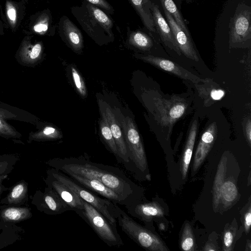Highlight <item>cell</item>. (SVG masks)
Returning a JSON list of instances; mask_svg holds the SVG:
<instances>
[{
	"label": "cell",
	"instance_id": "obj_1",
	"mask_svg": "<svg viewBox=\"0 0 251 251\" xmlns=\"http://www.w3.org/2000/svg\"><path fill=\"white\" fill-rule=\"evenodd\" d=\"M49 164L65 174L73 173L99 181L124 199L129 205L138 201V187L119 168L91 162L84 156L55 158Z\"/></svg>",
	"mask_w": 251,
	"mask_h": 251
},
{
	"label": "cell",
	"instance_id": "obj_2",
	"mask_svg": "<svg viewBox=\"0 0 251 251\" xmlns=\"http://www.w3.org/2000/svg\"><path fill=\"white\" fill-rule=\"evenodd\" d=\"M71 11L82 29L96 43L101 44L114 40L113 20L101 8L81 0V4L72 6Z\"/></svg>",
	"mask_w": 251,
	"mask_h": 251
},
{
	"label": "cell",
	"instance_id": "obj_3",
	"mask_svg": "<svg viewBox=\"0 0 251 251\" xmlns=\"http://www.w3.org/2000/svg\"><path fill=\"white\" fill-rule=\"evenodd\" d=\"M48 174L69 187L81 199L101 213L111 224L117 226L119 208L118 204L105 198L99 197L94 192L79 184L67 175L56 169H51L49 171Z\"/></svg>",
	"mask_w": 251,
	"mask_h": 251
},
{
	"label": "cell",
	"instance_id": "obj_4",
	"mask_svg": "<svg viewBox=\"0 0 251 251\" xmlns=\"http://www.w3.org/2000/svg\"><path fill=\"white\" fill-rule=\"evenodd\" d=\"M117 221L122 230L129 238L146 250L151 251L169 250L159 236L138 224L119 207Z\"/></svg>",
	"mask_w": 251,
	"mask_h": 251
},
{
	"label": "cell",
	"instance_id": "obj_5",
	"mask_svg": "<svg viewBox=\"0 0 251 251\" xmlns=\"http://www.w3.org/2000/svg\"><path fill=\"white\" fill-rule=\"evenodd\" d=\"M83 208L75 211L94 230L99 238L110 247L120 248L124 245L117 226L111 224L101 213L83 200Z\"/></svg>",
	"mask_w": 251,
	"mask_h": 251
},
{
	"label": "cell",
	"instance_id": "obj_6",
	"mask_svg": "<svg viewBox=\"0 0 251 251\" xmlns=\"http://www.w3.org/2000/svg\"><path fill=\"white\" fill-rule=\"evenodd\" d=\"M121 125L127 149L129 163L131 162L141 173L146 172L148 170L146 152L133 120L126 116L122 120Z\"/></svg>",
	"mask_w": 251,
	"mask_h": 251
},
{
	"label": "cell",
	"instance_id": "obj_7",
	"mask_svg": "<svg viewBox=\"0 0 251 251\" xmlns=\"http://www.w3.org/2000/svg\"><path fill=\"white\" fill-rule=\"evenodd\" d=\"M151 1L150 9L152 16L156 31L159 38L170 49L180 55L181 53L176 44L172 30L157 3V0Z\"/></svg>",
	"mask_w": 251,
	"mask_h": 251
},
{
	"label": "cell",
	"instance_id": "obj_8",
	"mask_svg": "<svg viewBox=\"0 0 251 251\" xmlns=\"http://www.w3.org/2000/svg\"><path fill=\"white\" fill-rule=\"evenodd\" d=\"M159 7L164 14V16L169 25L178 47L187 57L195 61H199V59L192 42L191 37L189 36L178 25L172 15L159 3Z\"/></svg>",
	"mask_w": 251,
	"mask_h": 251
},
{
	"label": "cell",
	"instance_id": "obj_9",
	"mask_svg": "<svg viewBox=\"0 0 251 251\" xmlns=\"http://www.w3.org/2000/svg\"><path fill=\"white\" fill-rule=\"evenodd\" d=\"M135 55L136 57L184 79L190 80L196 84L200 82H205L204 79L198 77L178 64L169 60L149 54H135Z\"/></svg>",
	"mask_w": 251,
	"mask_h": 251
},
{
	"label": "cell",
	"instance_id": "obj_10",
	"mask_svg": "<svg viewBox=\"0 0 251 251\" xmlns=\"http://www.w3.org/2000/svg\"><path fill=\"white\" fill-rule=\"evenodd\" d=\"M66 175L82 186L111 201L114 203L124 205L125 207L129 205L128 203L124 199L97 180L89 179L73 173H68Z\"/></svg>",
	"mask_w": 251,
	"mask_h": 251
},
{
	"label": "cell",
	"instance_id": "obj_11",
	"mask_svg": "<svg viewBox=\"0 0 251 251\" xmlns=\"http://www.w3.org/2000/svg\"><path fill=\"white\" fill-rule=\"evenodd\" d=\"M251 39L250 8L240 10L235 15L231 27L230 39L233 44H241Z\"/></svg>",
	"mask_w": 251,
	"mask_h": 251
},
{
	"label": "cell",
	"instance_id": "obj_12",
	"mask_svg": "<svg viewBox=\"0 0 251 251\" xmlns=\"http://www.w3.org/2000/svg\"><path fill=\"white\" fill-rule=\"evenodd\" d=\"M58 31L63 41L74 50L80 51L83 47L82 34L77 26L66 15L58 24Z\"/></svg>",
	"mask_w": 251,
	"mask_h": 251
},
{
	"label": "cell",
	"instance_id": "obj_13",
	"mask_svg": "<svg viewBox=\"0 0 251 251\" xmlns=\"http://www.w3.org/2000/svg\"><path fill=\"white\" fill-rule=\"evenodd\" d=\"M157 108L160 114V121L164 126L172 125L184 113L186 105L178 100H157Z\"/></svg>",
	"mask_w": 251,
	"mask_h": 251
},
{
	"label": "cell",
	"instance_id": "obj_14",
	"mask_svg": "<svg viewBox=\"0 0 251 251\" xmlns=\"http://www.w3.org/2000/svg\"><path fill=\"white\" fill-rule=\"evenodd\" d=\"M129 215L144 222H150L155 217H163L162 207L156 201L136 202L125 207Z\"/></svg>",
	"mask_w": 251,
	"mask_h": 251
},
{
	"label": "cell",
	"instance_id": "obj_15",
	"mask_svg": "<svg viewBox=\"0 0 251 251\" xmlns=\"http://www.w3.org/2000/svg\"><path fill=\"white\" fill-rule=\"evenodd\" d=\"M217 132L216 123L214 122L203 133L195 153L193 173H195L204 161L213 146Z\"/></svg>",
	"mask_w": 251,
	"mask_h": 251
},
{
	"label": "cell",
	"instance_id": "obj_16",
	"mask_svg": "<svg viewBox=\"0 0 251 251\" xmlns=\"http://www.w3.org/2000/svg\"><path fill=\"white\" fill-rule=\"evenodd\" d=\"M105 113L117 146L120 159L119 162L123 163L127 169L129 160L124 134L110 106L108 105Z\"/></svg>",
	"mask_w": 251,
	"mask_h": 251
},
{
	"label": "cell",
	"instance_id": "obj_17",
	"mask_svg": "<svg viewBox=\"0 0 251 251\" xmlns=\"http://www.w3.org/2000/svg\"><path fill=\"white\" fill-rule=\"evenodd\" d=\"M46 181L48 186L55 191L71 210L75 211L83 208V200L67 186L49 174Z\"/></svg>",
	"mask_w": 251,
	"mask_h": 251
},
{
	"label": "cell",
	"instance_id": "obj_18",
	"mask_svg": "<svg viewBox=\"0 0 251 251\" xmlns=\"http://www.w3.org/2000/svg\"><path fill=\"white\" fill-rule=\"evenodd\" d=\"M140 17L144 27L155 39L159 38L150 7L151 0H128Z\"/></svg>",
	"mask_w": 251,
	"mask_h": 251
},
{
	"label": "cell",
	"instance_id": "obj_19",
	"mask_svg": "<svg viewBox=\"0 0 251 251\" xmlns=\"http://www.w3.org/2000/svg\"><path fill=\"white\" fill-rule=\"evenodd\" d=\"M42 207L46 213L53 215L71 210L55 191L49 187L42 195Z\"/></svg>",
	"mask_w": 251,
	"mask_h": 251
},
{
	"label": "cell",
	"instance_id": "obj_20",
	"mask_svg": "<svg viewBox=\"0 0 251 251\" xmlns=\"http://www.w3.org/2000/svg\"><path fill=\"white\" fill-rule=\"evenodd\" d=\"M126 43L129 46L143 51H149L153 46V37L142 30H133L127 27Z\"/></svg>",
	"mask_w": 251,
	"mask_h": 251
},
{
	"label": "cell",
	"instance_id": "obj_21",
	"mask_svg": "<svg viewBox=\"0 0 251 251\" xmlns=\"http://www.w3.org/2000/svg\"><path fill=\"white\" fill-rule=\"evenodd\" d=\"M198 129V122L195 120L189 130L180 162V171L183 179H185L191 161Z\"/></svg>",
	"mask_w": 251,
	"mask_h": 251
},
{
	"label": "cell",
	"instance_id": "obj_22",
	"mask_svg": "<svg viewBox=\"0 0 251 251\" xmlns=\"http://www.w3.org/2000/svg\"><path fill=\"white\" fill-rule=\"evenodd\" d=\"M222 157L218 165L212 189V202L214 210H216L221 200V189L225 181L226 175V161Z\"/></svg>",
	"mask_w": 251,
	"mask_h": 251
},
{
	"label": "cell",
	"instance_id": "obj_23",
	"mask_svg": "<svg viewBox=\"0 0 251 251\" xmlns=\"http://www.w3.org/2000/svg\"><path fill=\"white\" fill-rule=\"evenodd\" d=\"M100 129L101 136L109 151L116 157L119 162L117 146L113 137L105 112H102V118L100 124Z\"/></svg>",
	"mask_w": 251,
	"mask_h": 251
},
{
	"label": "cell",
	"instance_id": "obj_24",
	"mask_svg": "<svg viewBox=\"0 0 251 251\" xmlns=\"http://www.w3.org/2000/svg\"><path fill=\"white\" fill-rule=\"evenodd\" d=\"M159 4L166 9L173 17L178 25L190 37V31L188 28L181 11L177 8L174 0H157Z\"/></svg>",
	"mask_w": 251,
	"mask_h": 251
},
{
	"label": "cell",
	"instance_id": "obj_25",
	"mask_svg": "<svg viewBox=\"0 0 251 251\" xmlns=\"http://www.w3.org/2000/svg\"><path fill=\"white\" fill-rule=\"evenodd\" d=\"M31 216L26 207H8L1 212V216L5 221L17 222L29 218Z\"/></svg>",
	"mask_w": 251,
	"mask_h": 251
},
{
	"label": "cell",
	"instance_id": "obj_26",
	"mask_svg": "<svg viewBox=\"0 0 251 251\" xmlns=\"http://www.w3.org/2000/svg\"><path fill=\"white\" fill-rule=\"evenodd\" d=\"M180 249L185 251L196 250V241L190 224L186 222L183 228L180 242Z\"/></svg>",
	"mask_w": 251,
	"mask_h": 251
},
{
	"label": "cell",
	"instance_id": "obj_27",
	"mask_svg": "<svg viewBox=\"0 0 251 251\" xmlns=\"http://www.w3.org/2000/svg\"><path fill=\"white\" fill-rule=\"evenodd\" d=\"M238 191L234 182L228 180L224 182L221 189V199L226 206L231 204L236 199Z\"/></svg>",
	"mask_w": 251,
	"mask_h": 251
},
{
	"label": "cell",
	"instance_id": "obj_28",
	"mask_svg": "<svg viewBox=\"0 0 251 251\" xmlns=\"http://www.w3.org/2000/svg\"><path fill=\"white\" fill-rule=\"evenodd\" d=\"M27 186L24 183L16 185L12 189L8 197L9 203H18L25 197L27 193Z\"/></svg>",
	"mask_w": 251,
	"mask_h": 251
},
{
	"label": "cell",
	"instance_id": "obj_29",
	"mask_svg": "<svg viewBox=\"0 0 251 251\" xmlns=\"http://www.w3.org/2000/svg\"><path fill=\"white\" fill-rule=\"evenodd\" d=\"M71 71L75 87L80 95L85 96L86 95V89L81 76L74 67H72Z\"/></svg>",
	"mask_w": 251,
	"mask_h": 251
},
{
	"label": "cell",
	"instance_id": "obj_30",
	"mask_svg": "<svg viewBox=\"0 0 251 251\" xmlns=\"http://www.w3.org/2000/svg\"><path fill=\"white\" fill-rule=\"evenodd\" d=\"M234 237V232L233 230L228 228L226 230L223 236V250L229 251L233 250V243Z\"/></svg>",
	"mask_w": 251,
	"mask_h": 251
},
{
	"label": "cell",
	"instance_id": "obj_31",
	"mask_svg": "<svg viewBox=\"0 0 251 251\" xmlns=\"http://www.w3.org/2000/svg\"><path fill=\"white\" fill-rule=\"evenodd\" d=\"M85 0L101 8L109 14H113L114 9L106 0Z\"/></svg>",
	"mask_w": 251,
	"mask_h": 251
},
{
	"label": "cell",
	"instance_id": "obj_32",
	"mask_svg": "<svg viewBox=\"0 0 251 251\" xmlns=\"http://www.w3.org/2000/svg\"><path fill=\"white\" fill-rule=\"evenodd\" d=\"M251 225V209L249 207L244 217V227L246 233H248Z\"/></svg>",
	"mask_w": 251,
	"mask_h": 251
},
{
	"label": "cell",
	"instance_id": "obj_33",
	"mask_svg": "<svg viewBox=\"0 0 251 251\" xmlns=\"http://www.w3.org/2000/svg\"><path fill=\"white\" fill-rule=\"evenodd\" d=\"M225 93L222 89H213L210 92V97L213 100H220L224 96Z\"/></svg>",
	"mask_w": 251,
	"mask_h": 251
},
{
	"label": "cell",
	"instance_id": "obj_34",
	"mask_svg": "<svg viewBox=\"0 0 251 251\" xmlns=\"http://www.w3.org/2000/svg\"><path fill=\"white\" fill-rule=\"evenodd\" d=\"M41 51V46L39 44H37L35 45L31 52V53L30 54V57L32 59H35L37 58L39 55H40V53Z\"/></svg>",
	"mask_w": 251,
	"mask_h": 251
},
{
	"label": "cell",
	"instance_id": "obj_35",
	"mask_svg": "<svg viewBox=\"0 0 251 251\" xmlns=\"http://www.w3.org/2000/svg\"><path fill=\"white\" fill-rule=\"evenodd\" d=\"M245 127V133L246 138L250 146L251 143V123L250 120L248 121Z\"/></svg>",
	"mask_w": 251,
	"mask_h": 251
},
{
	"label": "cell",
	"instance_id": "obj_36",
	"mask_svg": "<svg viewBox=\"0 0 251 251\" xmlns=\"http://www.w3.org/2000/svg\"><path fill=\"white\" fill-rule=\"evenodd\" d=\"M34 29L38 32L47 31L49 29L48 23L38 24L34 26Z\"/></svg>",
	"mask_w": 251,
	"mask_h": 251
},
{
	"label": "cell",
	"instance_id": "obj_37",
	"mask_svg": "<svg viewBox=\"0 0 251 251\" xmlns=\"http://www.w3.org/2000/svg\"><path fill=\"white\" fill-rule=\"evenodd\" d=\"M8 15L11 20L14 21L16 19V11L14 8H10L8 11Z\"/></svg>",
	"mask_w": 251,
	"mask_h": 251
},
{
	"label": "cell",
	"instance_id": "obj_38",
	"mask_svg": "<svg viewBox=\"0 0 251 251\" xmlns=\"http://www.w3.org/2000/svg\"><path fill=\"white\" fill-rule=\"evenodd\" d=\"M203 250L204 251H216L215 246L212 244H206L204 247Z\"/></svg>",
	"mask_w": 251,
	"mask_h": 251
},
{
	"label": "cell",
	"instance_id": "obj_39",
	"mask_svg": "<svg viewBox=\"0 0 251 251\" xmlns=\"http://www.w3.org/2000/svg\"><path fill=\"white\" fill-rule=\"evenodd\" d=\"M4 178L3 176H0V193L1 192V187H0L1 182L2 178Z\"/></svg>",
	"mask_w": 251,
	"mask_h": 251
},
{
	"label": "cell",
	"instance_id": "obj_40",
	"mask_svg": "<svg viewBox=\"0 0 251 251\" xmlns=\"http://www.w3.org/2000/svg\"><path fill=\"white\" fill-rule=\"evenodd\" d=\"M187 2H189L190 1H192L193 0H186Z\"/></svg>",
	"mask_w": 251,
	"mask_h": 251
}]
</instances>
